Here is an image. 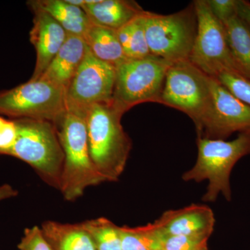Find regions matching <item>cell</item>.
Instances as JSON below:
<instances>
[{
	"label": "cell",
	"mask_w": 250,
	"mask_h": 250,
	"mask_svg": "<svg viewBox=\"0 0 250 250\" xmlns=\"http://www.w3.org/2000/svg\"><path fill=\"white\" fill-rule=\"evenodd\" d=\"M215 79L238 100L250 106V79L228 72H221Z\"/></svg>",
	"instance_id": "cell-23"
},
{
	"label": "cell",
	"mask_w": 250,
	"mask_h": 250,
	"mask_svg": "<svg viewBox=\"0 0 250 250\" xmlns=\"http://www.w3.org/2000/svg\"><path fill=\"white\" fill-rule=\"evenodd\" d=\"M34 13L30 41L36 52L35 69L31 80H39L58 53L67 37V33L52 16L41 9L35 0L27 2Z\"/></svg>",
	"instance_id": "cell-12"
},
{
	"label": "cell",
	"mask_w": 250,
	"mask_h": 250,
	"mask_svg": "<svg viewBox=\"0 0 250 250\" xmlns=\"http://www.w3.org/2000/svg\"><path fill=\"white\" fill-rule=\"evenodd\" d=\"M163 235L162 250H205L209 237Z\"/></svg>",
	"instance_id": "cell-24"
},
{
	"label": "cell",
	"mask_w": 250,
	"mask_h": 250,
	"mask_svg": "<svg viewBox=\"0 0 250 250\" xmlns=\"http://www.w3.org/2000/svg\"><path fill=\"white\" fill-rule=\"evenodd\" d=\"M12 120L18 135L8 156L24 161L44 182L59 190L64 154L54 123L28 118Z\"/></svg>",
	"instance_id": "cell-4"
},
{
	"label": "cell",
	"mask_w": 250,
	"mask_h": 250,
	"mask_svg": "<svg viewBox=\"0 0 250 250\" xmlns=\"http://www.w3.org/2000/svg\"><path fill=\"white\" fill-rule=\"evenodd\" d=\"M123 115L111 103L95 105L85 115L90 159L106 182L119 179L132 146L122 125Z\"/></svg>",
	"instance_id": "cell-1"
},
{
	"label": "cell",
	"mask_w": 250,
	"mask_h": 250,
	"mask_svg": "<svg viewBox=\"0 0 250 250\" xmlns=\"http://www.w3.org/2000/svg\"><path fill=\"white\" fill-rule=\"evenodd\" d=\"M192 3L197 31L189 61L213 78L223 72L245 77L229 49L223 24L213 14L207 0H195Z\"/></svg>",
	"instance_id": "cell-8"
},
{
	"label": "cell",
	"mask_w": 250,
	"mask_h": 250,
	"mask_svg": "<svg viewBox=\"0 0 250 250\" xmlns=\"http://www.w3.org/2000/svg\"><path fill=\"white\" fill-rule=\"evenodd\" d=\"M223 24L227 42L233 60L250 80V29L238 14L233 15Z\"/></svg>",
	"instance_id": "cell-19"
},
{
	"label": "cell",
	"mask_w": 250,
	"mask_h": 250,
	"mask_svg": "<svg viewBox=\"0 0 250 250\" xmlns=\"http://www.w3.org/2000/svg\"><path fill=\"white\" fill-rule=\"evenodd\" d=\"M18 191L9 184L0 186V201L16 197Z\"/></svg>",
	"instance_id": "cell-29"
},
{
	"label": "cell",
	"mask_w": 250,
	"mask_h": 250,
	"mask_svg": "<svg viewBox=\"0 0 250 250\" xmlns=\"http://www.w3.org/2000/svg\"><path fill=\"white\" fill-rule=\"evenodd\" d=\"M17 126L14 120H7L0 131V155H8L17 139Z\"/></svg>",
	"instance_id": "cell-27"
},
{
	"label": "cell",
	"mask_w": 250,
	"mask_h": 250,
	"mask_svg": "<svg viewBox=\"0 0 250 250\" xmlns=\"http://www.w3.org/2000/svg\"><path fill=\"white\" fill-rule=\"evenodd\" d=\"M155 223L166 234L210 237L215 219L208 206L191 205L180 209L167 210Z\"/></svg>",
	"instance_id": "cell-13"
},
{
	"label": "cell",
	"mask_w": 250,
	"mask_h": 250,
	"mask_svg": "<svg viewBox=\"0 0 250 250\" xmlns=\"http://www.w3.org/2000/svg\"><path fill=\"white\" fill-rule=\"evenodd\" d=\"M91 53L102 62L115 67L126 60L116 31L91 23L83 36Z\"/></svg>",
	"instance_id": "cell-17"
},
{
	"label": "cell",
	"mask_w": 250,
	"mask_h": 250,
	"mask_svg": "<svg viewBox=\"0 0 250 250\" xmlns=\"http://www.w3.org/2000/svg\"><path fill=\"white\" fill-rule=\"evenodd\" d=\"M116 68L97 59L86 46L84 58L65 92L67 111L85 117L98 104L111 103Z\"/></svg>",
	"instance_id": "cell-10"
},
{
	"label": "cell",
	"mask_w": 250,
	"mask_h": 250,
	"mask_svg": "<svg viewBox=\"0 0 250 250\" xmlns=\"http://www.w3.org/2000/svg\"><path fill=\"white\" fill-rule=\"evenodd\" d=\"M82 6L93 24L113 30L124 27L144 9L129 0H84Z\"/></svg>",
	"instance_id": "cell-15"
},
{
	"label": "cell",
	"mask_w": 250,
	"mask_h": 250,
	"mask_svg": "<svg viewBox=\"0 0 250 250\" xmlns=\"http://www.w3.org/2000/svg\"><path fill=\"white\" fill-rule=\"evenodd\" d=\"M54 125L64 154L59 190L67 201H75L88 187L106 180L99 173L90 159L85 117L66 110Z\"/></svg>",
	"instance_id": "cell-2"
},
{
	"label": "cell",
	"mask_w": 250,
	"mask_h": 250,
	"mask_svg": "<svg viewBox=\"0 0 250 250\" xmlns=\"http://www.w3.org/2000/svg\"><path fill=\"white\" fill-rule=\"evenodd\" d=\"M86 45L82 36L67 34L63 45L39 79L66 90L81 62L84 58Z\"/></svg>",
	"instance_id": "cell-14"
},
{
	"label": "cell",
	"mask_w": 250,
	"mask_h": 250,
	"mask_svg": "<svg viewBox=\"0 0 250 250\" xmlns=\"http://www.w3.org/2000/svg\"><path fill=\"white\" fill-rule=\"evenodd\" d=\"M42 234L54 250H97L88 233L80 224L44 222Z\"/></svg>",
	"instance_id": "cell-16"
},
{
	"label": "cell",
	"mask_w": 250,
	"mask_h": 250,
	"mask_svg": "<svg viewBox=\"0 0 250 250\" xmlns=\"http://www.w3.org/2000/svg\"><path fill=\"white\" fill-rule=\"evenodd\" d=\"M80 225L91 237L97 250H122L120 227L111 220L100 218Z\"/></svg>",
	"instance_id": "cell-22"
},
{
	"label": "cell",
	"mask_w": 250,
	"mask_h": 250,
	"mask_svg": "<svg viewBox=\"0 0 250 250\" xmlns=\"http://www.w3.org/2000/svg\"><path fill=\"white\" fill-rule=\"evenodd\" d=\"M122 250H162L163 231L154 222L145 226L120 227Z\"/></svg>",
	"instance_id": "cell-20"
},
{
	"label": "cell",
	"mask_w": 250,
	"mask_h": 250,
	"mask_svg": "<svg viewBox=\"0 0 250 250\" xmlns=\"http://www.w3.org/2000/svg\"><path fill=\"white\" fill-rule=\"evenodd\" d=\"M36 4L60 24L67 34L83 37L91 24L84 10L66 0H35Z\"/></svg>",
	"instance_id": "cell-18"
},
{
	"label": "cell",
	"mask_w": 250,
	"mask_h": 250,
	"mask_svg": "<svg viewBox=\"0 0 250 250\" xmlns=\"http://www.w3.org/2000/svg\"><path fill=\"white\" fill-rule=\"evenodd\" d=\"M65 111V90L41 79L0 92V114L12 119L54 123Z\"/></svg>",
	"instance_id": "cell-9"
},
{
	"label": "cell",
	"mask_w": 250,
	"mask_h": 250,
	"mask_svg": "<svg viewBox=\"0 0 250 250\" xmlns=\"http://www.w3.org/2000/svg\"><path fill=\"white\" fill-rule=\"evenodd\" d=\"M143 21L151 55L172 62L189 60L197 31L193 3L173 14L145 11Z\"/></svg>",
	"instance_id": "cell-7"
},
{
	"label": "cell",
	"mask_w": 250,
	"mask_h": 250,
	"mask_svg": "<svg viewBox=\"0 0 250 250\" xmlns=\"http://www.w3.org/2000/svg\"><path fill=\"white\" fill-rule=\"evenodd\" d=\"M6 121H7V120L4 119V118L0 117V131H1V130L2 129V128L4 127Z\"/></svg>",
	"instance_id": "cell-30"
},
{
	"label": "cell",
	"mask_w": 250,
	"mask_h": 250,
	"mask_svg": "<svg viewBox=\"0 0 250 250\" xmlns=\"http://www.w3.org/2000/svg\"></svg>",
	"instance_id": "cell-31"
},
{
	"label": "cell",
	"mask_w": 250,
	"mask_h": 250,
	"mask_svg": "<svg viewBox=\"0 0 250 250\" xmlns=\"http://www.w3.org/2000/svg\"><path fill=\"white\" fill-rule=\"evenodd\" d=\"M210 81L211 77L189 60L172 62L166 72L159 104L190 117L198 134L211 106Z\"/></svg>",
	"instance_id": "cell-6"
},
{
	"label": "cell",
	"mask_w": 250,
	"mask_h": 250,
	"mask_svg": "<svg viewBox=\"0 0 250 250\" xmlns=\"http://www.w3.org/2000/svg\"><path fill=\"white\" fill-rule=\"evenodd\" d=\"M213 14L220 22L237 14L238 0H207Z\"/></svg>",
	"instance_id": "cell-26"
},
{
	"label": "cell",
	"mask_w": 250,
	"mask_h": 250,
	"mask_svg": "<svg viewBox=\"0 0 250 250\" xmlns=\"http://www.w3.org/2000/svg\"><path fill=\"white\" fill-rule=\"evenodd\" d=\"M198 154L195 165L182 175L184 182H208L202 197L205 202L216 201L221 194L231 199L230 175L236 163L250 154V133H241L233 141L197 137Z\"/></svg>",
	"instance_id": "cell-3"
},
{
	"label": "cell",
	"mask_w": 250,
	"mask_h": 250,
	"mask_svg": "<svg viewBox=\"0 0 250 250\" xmlns=\"http://www.w3.org/2000/svg\"><path fill=\"white\" fill-rule=\"evenodd\" d=\"M237 14L246 23L250 29V2L246 0H238Z\"/></svg>",
	"instance_id": "cell-28"
},
{
	"label": "cell",
	"mask_w": 250,
	"mask_h": 250,
	"mask_svg": "<svg viewBox=\"0 0 250 250\" xmlns=\"http://www.w3.org/2000/svg\"><path fill=\"white\" fill-rule=\"evenodd\" d=\"M144 11L116 31L118 40L127 59L145 58L151 56L145 32Z\"/></svg>",
	"instance_id": "cell-21"
},
{
	"label": "cell",
	"mask_w": 250,
	"mask_h": 250,
	"mask_svg": "<svg viewBox=\"0 0 250 250\" xmlns=\"http://www.w3.org/2000/svg\"><path fill=\"white\" fill-rule=\"evenodd\" d=\"M18 248L19 250H54L37 226L24 230Z\"/></svg>",
	"instance_id": "cell-25"
},
{
	"label": "cell",
	"mask_w": 250,
	"mask_h": 250,
	"mask_svg": "<svg viewBox=\"0 0 250 250\" xmlns=\"http://www.w3.org/2000/svg\"><path fill=\"white\" fill-rule=\"evenodd\" d=\"M212 103L197 137L225 140L233 133H250V106L211 77Z\"/></svg>",
	"instance_id": "cell-11"
},
{
	"label": "cell",
	"mask_w": 250,
	"mask_h": 250,
	"mask_svg": "<svg viewBox=\"0 0 250 250\" xmlns=\"http://www.w3.org/2000/svg\"><path fill=\"white\" fill-rule=\"evenodd\" d=\"M172 63L152 55L126 59L116 67L112 105L125 114L140 104L159 103L166 72Z\"/></svg>",
	"instance_id": "cell-5"
}]
</instances>
